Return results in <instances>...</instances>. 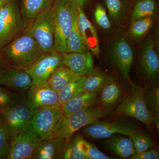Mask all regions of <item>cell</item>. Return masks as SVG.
I'll return each mask as SVG.
<instances>
[{"label": "cell", "instance_id": "6da1fadb", "mask_svg": "<svg viewBox=\"0 0 159 159\" xmlns=\"http://www.w3.org/2000/svg\"><path fill=\"white\" fill-rule=\"evenodd\" d=\"M6 66L26 69L44 53L36 40L22 33L1 48Z\"/></svg>", "mask_w": 159, "mask_h": 159}, {"label": "cell", "instance_id": "7a4b0ae2", "mask_svg": "<svg viewBox=\"0 0 159 159\" xmlns=\"http://www.w3.org/2000/svg\"><path fill=\"white\" fill-rule=\"evenodd\" d=\"M109 111V109L101 105L94 106L64 116L57 124L53 138L58 137L64 139L66 147L75 132L105 116Z\"/></svg>", "mask_w": 159, "mask_h": 159}, {"label": "cell", "instance_id": "3957f363", "mask_svg": "<svg viewBox=\"0 0 159 159\" xmlns=\"http://www.w3.org/2000/svg\"><path fill=\"white\" fill-rule=\"evenodd\" d=\"M53 11L54 49L63 55L68 53L67 41L77 7L71 0H55Z\"/></svg>", "mask_w": 159, "mask_h": 159}, {"label": "cell", "instance_id": "277c9868", "mask_svg": "<svg viewBox=\"0 0 159 159\" xmlns=\"http://www.w3.org/2000/svg\"><path fill=\"white\" fill-rule=\"evenodd\" d=\"M127 80L131 85L130 93L118 107L115 115L132 117L151 128L153 124V118L145 103L144 88L135 84L130 78Z\"/></svg>", "mask_w": 159, "mask_h": 159}, {"label": "cell", "instance_id": "5b68a950", "mask_svg": "<svg viewBox=\"0 0 159 159\" xmlns=\"http://www.w3.org/2000/svg\"><path fill=\"white\" fill-rule=\"evenodd\" d=\"M18 0H9L0 9V48L11 42L25 28Z\"/></svg>", "mask_w": 159, "mask_h": 159}, {"label": "cell", "instance_id": "8992f818", "mask_svg": "<svg viewBox=\"0 0 159 159\" xmlns=\"http://www.w3.org/2000/svg\"><path fill=\"white\" fill-rule=\"evenodd\" d=\"M22 33L33 37L44 53L54 51L53 5L29 22Z\"/></svg>", "mask_w": 159, "mask_h": 159}, {"label": "cell", "instance_id": "52a82bcc", "mask_svg": "<svg viewBox=\"0 0 159 159\" xmlns=\"http://www.w3.org/2000/svg\"><path fill=\"white\" fill-rule=\"evenodd\" d=\"M34 111L29 105L26 97L14 106L2 111V120L6 126L10 141L29 129Z\"/></svg>", "mask_w": 159, "mask_h": 159}, {"label": "cell", "instance_id": "ba28073f", "mask_svg": "<svg viewBox=\"0 0 159 159\" xmlns=\"http://www.w3.org/2000/svg\"><path fill=\"white\" fill-rule=\"evenodd\" d=\"M64 116L61 106L39 109L34 111L29 128L41 141L53 138L60 120Z\"/></svg>", "mask_w": 159, "mask_h": 159}, {"label": "cell", "instance_id": "9c48e42d", "mask_svg": "<svg viewBox=\"0 0 159 159\" xmlns=\"http://www.w3.org/2000/svg\"><path fill=\"white\" fill-rule=\"evenodd\" d=\"M157 40L149 35L140 47L139 67L143 79L149 84H157L159 74V58L157 51Z\"/></svg>", "mask_w": 159, "mask_h": 159}, {"label": "cell", "instance_id": "30bf717a", "mask_svg": "<svg viewBox=\"0 0 159 159\" xmlns=\"http://www.w3.org/2000/svg\"><path fill=\"white\" fill-rule=\"evenodd\" d=\"M112 62L125 79L129 73L134 59V51L131 43L125 34H121L113 42L110 48Z\"/></svg>", "mask_w": 159, "mask_h": 159}, {"label": "cell", "instance_id": "8fae6325", "mask_svg": "<svg viewBox=\"0 0 159 159\" xmlns=\"http://www.w3.org/2000/svg\"><path fill=\"white\" fill-rule=\"evenodd\" d=\"M62 65L63 54L54 50L44 53L25 70L32 78V84H38L48 82L53 71Z\"/></svg>", "mask_w": 159, "mask_h": 159}, {"label": "cell", "instance_id": "7c38bea8", "mask_svg": "<svg viewBox=\"0 0 159 159\" xmlns=\"http://www.w3.org/2000/svg\"><path fill=\"white\" fill-rule=\"evenodd\" d=\"M84 134L94 139H106L116 134L131 136L138 132L135 127L123 122H106L97 120L82 128Z\"/></svg>", "mask_w": 159, "mask_h": 159}, {"label": "cell", "instance_id": "4fadbf2b", "mask_svg": "<svg viewBox=\"0 0 159 159\" xmlns=\"http://www.w3.org/2000/svg\"><path fill=\"white\" fill-rule=\"evenodd\" d=\"M41 141L37 136L29 128L10 141L5 158L32 159Z\"/></svg>", "mask_w": 159, "mask_h": 159}, {"label": "cell", "instance_id": "5bb4252c", "mask_svg": "<svg viewBox=\"0 0 159 159\" xmlns=\"http://www.w3.org/2000/svg\"><path fill=\"white\" fill-rule=\"evenodd\" d=\"M26 96L29 105L34 111L52 106H61L58 102V94L46 82L32 84Z\"/></svg>", "mask_w": 159, "mask_h": 159}, {"label": "cell", "instance_id": "9a60e30c", "mask_svg": "<svg viewBox=\"0 0 159 159\" xmlns=\"http://www.w3.org/2000/svg\"><path fill=\"white\" fill-rule=\"evenodd\" d=\"M32 79L25 69L6 66L0 69V85L19 91H28Z\"/></svg>", "mask_w": 159, "mask_h": 159}, {"label": "cell", "instance_id": "2e32d148", "mask_svg": "<svg viewBox=\"0 0 159 159\" xmlns=\"http://www.w3.org/2000/svg\"><path fill=\"white\" fill-rule=\"evenodd\" d=\"M63 59L64 65L82 76H88L94 68L93 55L88 51L67 53L63 55Z\"/></svg>", "mask_w": 159, "mask_h": 159}, {"label": "cell", "instance_id": "e0dca14e", "mask_svg": "<svg viewBox=\"0 0 159 159\" xmlns=\"http://www.w3.org/2000/svg\"><path fill=\"white\" fill-rule=\"evenodd\" d=\"M77 10L78 26L87 48L95 56L99 57V41L96 28L86 16L84 9L77 7Z\"/></svg>", "mask_w": 159, "mask_h": 159}, {"label": "cell", "instance_id": "ac0fdd59", "mask_svg": "<svg viewBox=\"0 0 159 159\" xmlns=\"http://www.w3.org/2000/svg\"><path fill=\"white\" fill-rule=\"evenodd\" d=\"M65 140L54 138L43 140L38 146L32 159H63Z\"/></svg>", "mask_w": 159, "mask_h": 159}, {"label": "cell", "instance_id": "d6986e66", "mask_svg": "<svg viewBox=\"0 0 159 159\" xmlns=\"http://www.w3.org/2000/svg\"><path fill=\"white\" fill-rule=\"evenodd\" d=\"M99 93L84 91L69 99L61 106L65 116L80 110L97 105L99 103Z\"/></svg>", "mask_w": 159, "mask_h": 159}, {"label": "cell", "instance_id": "ffe728a7", "mask_svg": "<svg viewBox=\"0 0 159 159\" xmlns=\"http://www.w3.org/2000/svg\"><path fill=\"white\" fill-rule=\"evenodd\" d=\"M106 141L107 148L121 158H129L136 153L129 139L121 135L114 134Z\"/></svg>", "mask_w": 159, "mask_h": 159}, {"label": "cell", "instance_id": "44dd1931", "mask_svg": "<svg viewBox=\"0 0 159 159\" xmlns=\"http://www.w3.org/2000/svg\"><path fill=\"white\" fill-rule=\"evenodd\" d=\"M54 1L55 0H21V11L25 26L51 7Z\"/></svg>", "mask_w": 159, "mask_h": 159}, {"label": "cell", "instance_id": "7402d4cb", "mask_svg": "<svg viewBox=\"0 0 159 159\" xmlns=\"http://www.w3.org/2000/svg\"><path fill=\"white\" fill-rule=\"evenodd\" d=\"M108 11V17L114 25L120 24L129 9L133 2L130 0H101Z\"/></svg>", "mask_w": 159, "mask_h": 159}, {"label": "cell", "instance_id": "603a6c76", "mask_svg": "<svg viewBox=\"0 0 159 159\" xmlns=\"http://www.w3.org/2000/svg\"><path fill=\"white\" fill-rule=\"evenodd\" d=\"M82 76L74 73L66 66L62 65L53 71L48 82L51 88L58 93L70 83Z\"/></svg>", "mask_w": 159, "mask_h": 159}, {"label": "cell", "instance_id": "cb8c5ba5", "mask_svg": "<svg viewBox=\"0 0 159 159\" xmlns=\"http://www.w3.org/2000/svg\"><path fill=\"white\" fill-rule=\"evenodd\" d=\"M145 102L153 118V123L159 129V88L157 84H149L144 89Z\"/></svg>", "mask_w": 159, "mask_h": 159}, {"label": "cell", "instance_id": "d4e9b609", "mask_svg": "<svg viewBox=\"0 0 159 159\" xmlns=\"http://www.w3.org/2000/svg\"><path fill=\"white\" fill-rule=\"evenodd\" d=\"M121 93V86L114 77L99 93V102L103 107L109 109L118 102Z\"/></svg>", "mask_w": 159, "mask_h": 159}, {"label": "cell", "instance_id": "484cf974", "mask_svg": "<svg viewBox=\"0 0 159 159\" xmlns=\"http://www.w3.org/2000/svg\"><path fill=\"white\" fill-rule=\"evenodd\" d=\"M157 8V0H136L133 2L131 7V22L142 18L153 17Z\"/></svg>", "mask_w": 159, "mask_h": 159}, {"label": "cell", "instance_id": "4316f807", "mask_svg": "<svg viewBox=\"0 0 159 159\" xmlns=\"http://www.w3.org/2000/svg\"><path fill=\"white\" fill-rule=\"evenodd\" d=\"M113 78L107 75L99 69L94 68L90 74L87 76L83 88L84 91L99 93Z\"/></svg>", "mask_w": 159, "mask_h": 159}, {"label": "cell", "instance_id": "83f0119b", "mask_svg": "<svg viewBox=\"0 0 159 159\" xmlns=\"http://www.w3.org/2000/svg\"><path fill=\"white\" fill-rule=\"evenodd\" d=\"M77 15L78 10L74 14L73 25L67 41L68 53L84 52L88 50L80 31Z\"/></svg>", "mask_w": 159, "mask_h": 159}, {"label": "cell", "instance_id": "f1b7e54d", "mask_svg": "<svg viewBox=\"0 0 159 159\" xmlns=\"http://www.w3.org/2000/svg\"><path fill=\"white\" fill-rule=\"evenodd\" d=\"M85 139L80 134L73 136L66 146L63 159H85L84 144Z\"/></svg>", "mask_w": 159, "mask_h": 159}, {"label": "cell", "instance_id": "f546056e", "mask_svg": "<svg viewBox=\"0 0 159 159\" xmlns=\"http://www.w3.org/2000/svg\"><path fill=\"white\" fill-rule=\"evenodd\" d=\"M86 78V76H83L70 83L57 93L60 105L61 106L69 99L84 92L83 86Z\"/></svg>", "mask_w": 159, "mask_h": 159}, {"label": "cell", "instance_id": "4dcf8cb0", "mask_svg": "<svg viewBox=\"0 0 159 159\" xmlns=\"http://www.w3.org/2000/svg\"><path fill=\"white\" fill-rule=\"evenodd\" d=\"M153 24V17H144L136 20L131 22L129 34L135 39L141 38L148 33Z\"/></svg>", "mask_w": 159, "mask_h": 159}, {"label": "cell", "instance_id": "1f68e13d", "mask_svg": "<svg viewBox=\"0 0 159 159\" xmlns=\"http://www.w3.org/2000/svg\"><path fill=\"white\" fill-rule=\"evenodd\" d=\"M24 98L22 95L0 86V109H1L3 110L16 105Z\"/></svg>", "mask_w": 159, "mask_h": 159}, {"label": "cell", "instance_id": "d6a6232c", "mask_svg": "<svg viewBox=\"0 0 159 159\" xmlns=\"http://www.w3.org/2000/svg\"><path fill=\"white\" fill-rule=\"evenodd\" d=\"M137 152H141L153 148V141L150 137L139 132L129 137Z\"/></svg>", "mask_w": 159, "mask_h": 159}, {"label": "cell", "instance_id": "836d02e7", "mask_svg": "<svg viewBox=\"0 0 159 159\" xmlns=\"http://www.w3.org/2000/svg\"><path fill=\"white\" fill-rule=\"evenodd\" d=\"M94 16L95 21L101 29L108 30L111 27V22L107 14L105 7L102 3L97 2L94 9Z\"/></svg>", "mask_w": 159, "mask_h": 159}, {"label": "cell", "instance_id": "e575fe53", "mask_svg": "<svg viewBox=\"0 0 159 159\" xmlns=\"http://www.w3.org/2000/svg\"><path fill=\"white\" fill-rule=\"evenodd\" d=\"M9 144V133L2 120L0 124V159L6 157Z\"/></svg>", "mask_w": 159, "mask_h": 159}, {"label": "cell", "instance_id": "d590c367", "mask_svg": "<svg viewBox=\"0 0 159 159\" xmlns=\"http://www.w3.org/2000/svg\"><path fill=\"white\" fill-rule=\"evenodd\" d=\"M85 159H110L111 158L99 150L93 143L85 140L84 144Z\"/></svg>", "mask_w": 159, "mask_h": 159}, {"label": "cell", "instance_id": "8d00e7d4", "mask_svg": "<svg viewBox=\"0 0 159 159\" xmlns=\"http://www.w3.org/2000/svg\"><path fill=\"white\" fill-rule=\"evenodd\" d=\"M158 151L152 148L141 152H136L130 157V159H158Z\"/></svg>", "mask_w": 159, "mask_h": 159}, {"label": "cell", "instance_id": "74e56055", "mask_svg": "<svg viewBox=\"0 0 159 159\" xmlns=\"http://www.w3.org/2000/svg\"><path fill=\"white\" fill-rule=\"evenodd\" d=\"M77 6L80 8L84 9L85 7L90 4L92 0H71Z\"/></svg>", "mask_w": 159, "mask_h": 159}, {"label": "cell", "instance_id": "f35d334b", "mask_svg": "<svg viewBox=\"0 0 159 159\" xmlns=\"http://www.w3.org/2000/svg\"><path fill=\"white\" fill-rule=\"evenodd\" d=\"M1 48H0V69L4 67H6V65L4 63V61L2 58V54H1Z\"/></svg>", "mask_w": 159, "mask_h": 159}, {"label": "cell", "instance_id": "ab89813d", "mask_svg": "<svg viewBox=\"0 0 159 159\" xmlns=\"http://www.w3.org/2000/svg\"><path fill=\"white\" fill-rule=\"evenodd\" d=\"M8 1L9 0H0V9L5 6V4L8 2Z\"/></svg>", "mask_w": 159, "mask_h": 159}, {"label": "cell", "instance_id": "60d3db41", "mask_svg": "<svg viewBox=\"0 0 159 159\" xmlns=\"http://www.w3.org/2000/svg\"><path fill=\"white\" fill-rule=\"evenodd\" d=\"M2 109H0V124H1V122H2Z\"/></svg>", "mask_w": 159, "mask_h": 159}, {"label": "cell", "instance_id": "b9f144b4", "mask_svg": "<svg viewBox=\"0 0 159 159\" xmlns=\"http://www.w3.org/2000/svg\"><path fill=\"white\" fill-rule=\"evenodd\" d=\"M132 2H135V1H136V0H130Z\"/></svg>", "mask_w": 159, "mask_h": 159}]
</instances>
